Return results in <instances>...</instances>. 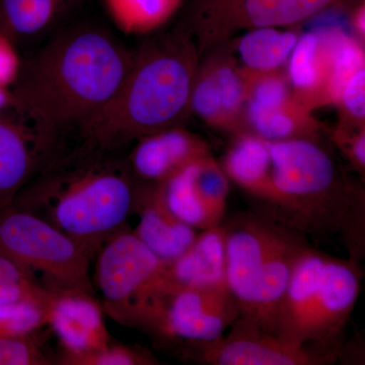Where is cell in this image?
Returning <instances> with one entry per match:
<instances>
[{
  "label": "cell",
  "mask_w": 365,
  "mask_h": 365,
  "mask_svg": "<svg viewBox=\"0 0 365 365\" xmlns=\"http://www.w3.org/2000/svg\"><path fill=\"white\" fill-rule=\"evenodd\" d=\"M136 188L121 150L79 135L73 145L62 140L9 205L42 218L95 259L131 216Z\"/></svg>",
  "instance_id": "6da1fadb"
},
{
  "label": "cell",
  "mask_w": 365,
  "mask_h": 365,
  "mask_svg": "<svg viewBox=\"0 0 365 365\" xmlns=\"http://www.w3.org/2000/svg\"><path fill=\"white\" fill-rule=\"evenodd\" d=\"M133 56L102 26H69L21 61L11 90L57 130L78 129L116 97Z\"/></svg>",
  "instance_id": "7a4b0ae2"
},
{
  "label": "cell",
  "mask_w": 365,
  "mask_h": 365,
  "mask_svg": "<svg viewBox=\"0 0 365 365\" xmlns=\"http://www.w3.org/2000/svg\"><path fill=\"white\" fill-rule=\"evenodd\" d=\"M200 54L191 34L178 24L145 41L116 97L78 129L108 150L155 132L182 126L191 115V93Z\"/></svg>",
  "instance_id": "3957f363"
},
{
  "label": "cell",
  "mask_w": 365,
  "mask_h": 365,
  "mask_svg": "<svg viewBox=\"0 0 365 365\" xmlns=\"http://www.w3.org/2000/svg\"><path fill=\"white\" fill-rule=\"evenodd\" d=\"M274 201L262 215L314 241L340 239L350 259L364 251V191L311 139L269 141Z\"/></svg>",
  "instance_id": "277c9868"
},
{
  "label": "cell",
  "mask_w": 365,
  "mask_h": 365,
  "mask_svg": "<svg viewBox=\"0 0 365 365\" xmlns=\"http://www.w3.org/2000/svg\"><path fill=\"white\" fill-rule=\"evenodd\" d=\"M241 317L227 285L175 288L153 280L138 300L128 326L163 346L215 340Z\"/></svg>",
  "instance_id": "5b68a950"
},
{
  "label": "cell",
  "mask_w": 365,
  "mask_h": 365,
  "mask_svg": "<svg viewBox=\"0 0 365 365\" xmlns=\"http://www.w3.org/2000/svg\"><path fill=\"white\" fill-rule=\"evenodd\" d=\"M0 253L36 281L40 275L47 289L76 290L98 297L91 277V255L71 237L28 211L11 205L0 209Z\"/></svg>",
  "instance_id": "8992f818"
},
{
  "label": "cell",
  "mask_w": 365,
  "mask_h": 365,
  "mask_svg": "<svg viewBox=\"0 0 365 365\" xmlns=\"http://www.w3.org/2000/svg\"><path fill=\"white\" fill-rule=\"evenodd\" d=\"M346 0H190L180 25L202 56L215 46L251 29H289Z\"/></svg>",
  "instance_id": "52a82bcc"
},
{
  "label": "cell",
  "mask_w": 365,
  "mask_h": 365,
  "mask_svg": "<svg viewBox=\"0 0 365 365\" xmlns=\"http://www.w3.org/2000/svg\"><path fill=\"white\" fill-rule=\"evenodd\" d=\"M176 353L205 365H324L337 361L339 349L299 346L239 318L230 332L215 340L185 343Z\"/></svg>",
  "instance_id": "ba28073f"
},
{
  "label": "cell",
  "mask_w": 365,
  "mask_h": 365,
  "mask_svg": "<svg viewBox=\"0 0 365 365\" xmlns=\"http://www.w3.org/2000/svg\"><path fill=\"white\" fill-rule=\"evenodd\" d=\"M96 259L93 285L103 307L115 321L127 326L163 262L126 225L108 237Z\"/></svg>",
  "instance_id": "9c48e42d"
},
{
  "label": "cell",
  "mask_w": 365,
  "mask_h": 365,
  "mask_svg": "<svg viewBox=\"0 0 365 365\" xmlns=\"http://www.w3.org/2000/svg\"><path fill=\"white\" fill-rule=\"evenodd\" d=\"M251 73L240 66L230 43L201 56L191 93V115L230 135L248 132L246 107Z\"/></svg>",
  "instance_id": "30bf717a"
},
{
  "label": "cell",
  "mask_w": 365,
  "mask_h": 365,
  "mask_svg": "<svg viewBox=\"0 0 365 365\" xmlns=\"http://www.w3.org/2000/svg\"><path fill=\"white\" fill-rule=\"evenodd\" d=\"M62 140L61 132L20 100L0 113V209L11 203Z\"/></svg>",
  "instance_id": "8fae6325"
},
{
  "label": "cell",
  "mask_w": 365,
  "mask_h": 365,
  "mask_svg": "<svg viewBox=\"0 0 365 365\" xmlns=\"http://www.w3.org/2000/svg\"><path fill=\"white\" fill-rule=\"evenodd\" d=\"M225 239V277L241 318L251 311L264 263L285 225L267 216L240 212L222 223Z\"/></svg>",
  "instance_id": "7c38bea8"
},
{
  "label": "cell",
  "mask_w": 365,
  "mask_h": 365,
  "mask_svg": "<svg viewBox=\"0 0 365 365\" xmlns=\"http://www.w3.org/2000/svg\"><path fill=\"white\" fill-rule=\"evenodd\" d=\"M359 262L328 256L323 275L302 326L299 345L339 349L337 344L360 292Z\"/></svg>",
  "instance_id": "4fadbf2b"
},
{
  "label": "cell",
  "mask_w": 365,
  "mask_h": 365,
  "mask_svg": "<svg viewBox=\"0 0 365 365\" xmlns=\"http://www.w3.org/2000/svg\"><path fill=\"white\" fill-rule=\"evenodd\" d=\"M230 180L212 155L199 158L160 182L163 198L178 218L196 230L225 220Z\"/></svg>",
  "instance_id": "5bb4252c"
},
{
  "label": "cell",
  "mask_w": 365,
  "mask_h": 365,
  "mask_svg": "<svg viewBox=\"0 0 365 365\" xmlns=\"http://www.w3.org/2000/svg\"><path fill=\"white\" fill-rule=\"evenodd\" d=\"M50 290L47 323L64 348L60 364H69L109 344L110 335L97 297L76 290Z\"/></svg>",
  "instance_id": "9a60e30c"
},
{
  "label": "cell",
  "mask_w": 365,
  "mask_h": 365,
  "mask_svg": "<svg viewBox=\"0 0 365 365\" xmlns=\"http://www.w3.org/2000/svg\"><path fill=\"white\" fill-rule=\"evenodd\" d=\"M209 155L212 153L204 139L184 126H175L141 137L126 158L137 181L160 184Z\"/></svg>",
  "instance_id": "2e32d148"
},
{
  "label": "cell",
  "mask_w": 365,
  "mask_h": 365,
  "mask_svg": "<svg viewBox=\"0 0 365 365\" xmlns=\"http://www.w3.org/2000/svg\"><path fill=\"white\" fill-rule=\"evenodd\" d=\"M131 215L138 216L132 232L165 263L184 253L198 232L172 212L160 184L137 181Z\"/></svg>",
  "instance_id": "e0dca14e"
},
{
  "label": "cell",
  "mask_w": 365,
  "mask_h": 365,
  "mask_svg": "<svg viewBox=\"0 0 365 365\" xmlns=\"http://www.w3.org/2000/svg\"><path fill=\"white\" fill-rule=\"evenodd\" d=\"M309 244L304 235L284 227L269 253L255 289L251 311L242 318L275 334L276 318L295 262ZM241 318V317H240Z\"/></svg>",
  "instance_id": "ac0fdd59"
},
{
  "label": "cell",
  "mask_w": 365,
  "mask_h": 365,
  "mask_svg": "<svg viewBox=\"0 0 365 365\" xmlns=\"http://www.w3.org/2000/svg\"><path fill=\"white\" fill-rule=\"evenodd\" d=\"M155 279L175 288L227 285L222 225L199 230L195 240L184 253L175 260L163 262Z\"/></svg>",
  "instance_id": "d6986e66"
},
{
  "label": "cell",
  "mask_w": 365,
  "mask_h": 365,
  "mask_svg": "<svg viewBox=\"0 0 365 365\" xmlns=\"http://www.w3.org/2000/svg\"><path fill=\"white\" fill-rule=\"evenodd\" d=\"M335 36V30L302 34L285 66L294 97L307 109L329 104Z\"/></svg>",
  "instance_id": "ffe728a7"
},
{
  "label": "cell",
  "mask_w": 365,
  "mask_h": 365,
  "mask_svg": "<svg viewBox=\"0 0 365 365\" xmlns=\"http://www.w3.org/2000/svg\"><path fill=\"white\" fill-rule=\"evenodd\" d=\"M232 137L220 165L228 180L260 204L264 213L274 201L269 141L251 132Z\"/></svg>",
  "instance_id": "44dd1931"
},
{
  "label": "cell",
  "mask_w": 365,
  "mask_h": 365,
  "mask_svg": "<svg viewBox=\"0 0 365 365\" xmlns=\"http://www.w3.org/2000/svg\"><path fill=\"white\" fill-rule=\"evenodd\" d=\"M328 255L309 246L295 262L276 318L275 334L281 339L292 344L304 346L299 344L300 331L323 275Z\"/></svg>",
  "instance_id": "7402d4cb"
},
{
  "label": "cell",
  "mask_w": 365,
  "mask_h": 365,
  "mask_svg": "<svg viewBox=\"0 0 365 365\" xmlns=\"http://www.w3.org/2000/svg\"><path fill=\"white\" fill-rule=\"evenodd\" d=\"M227 41L240 66L252 73L282 71L299 39V29L265 28L245 31Z\"/></svg>",
  "instance_id": "603a6c76"
},
{
  "label": "cell",
  "mask_w": 365,
  "mask_h": 365,
  "mask_svg": "<svg viewBox=\"0 0 365 365\" xmlns=\"http://www.w3.org/2000/svg\"><path fill=\"white\" fill-rule=\"evenodd\" d=\"M248 132L268 141L311 139L319 140L322 125L312 115V110L297 100L271 108H246Z\"/></svg>",
  "instance_id": "cb8c5ba5"
},
{
  "label": "cell",
  "mask_w": 365,
  "mask_h": 365,
  "mask_svg": "<svg viewBox=\"0 0 365 365\" xmlns=\"http://www.w3.org/2000/svg\"><path fill=\"white\" fill-rule=\"evenodd\" d=\"M78 0H0V34L14 44L58 23Z\"/></svg>",
  "instance_id": "d4e9b609"
},
{
  "label": "cell",
  "mask_w": 365,
  "mask_h": 365,
  "mask_svg": "<svg viewBox=\"0 0 365 365\" xmlns=\"http://www.w3.org/2000/svg\"><path fill=\"white\" fill-rule=\"evenodd\" d=\"M185 0H104L120 31L131 35L155 32L172 20Z\"/></svg>",
  "instance_id": "484cf974"
},
{
  "label": "cell",
  "mask_w": 365,
  "mask_h": 365,
  "mask_svg": "<svg viewBox=\"0 0 365 365\" xmlns=\"http://www.w3.org/2000/svg\"><path fill=\"white\" fill-rule=\"evenodd\" d=\"M51 292L43 287L28 271L0 253V304L33 302L48 309Z\"/></svg>",
  "instance_id": "4316f807"
},
{
  "label": "cell",
  "mask_w": 365,
  "mask_h": 365,
  "mask_svg": "<svg viewBox=\"0 0 365 365\" xmlns=\"http://www.w3.org/2000/svg\"><path fill=\"white\" fill-rule=\"evenodd\" d=\"M335 105L340 112L337 126L353 129L365 127V66L359 67L347 78Z\"/></svg>",
  "instance_id": "83f0119b"
},
{
  "label": "cell",
  "mask_w": 365,
  "mask_h": 365,
  "mask_svg": "<svg viewBox=\"0 0 365 365\" xmlns=\"http://www.w3.org/2000/svg\"><path fill=\"white\" fill-rule=\"evenodd\" d=\"M47 323V309L33 302L0 304V336L26 335Z\"/></svg>",
  "instance_id": "f1b7e54d"
},
{
  "label": "cell",
  "mask_w": 365,
  "mask_h": 365,
  "mask_svg": "<svg viewBox=\"0 0 365 365\" xmlns=\"http://www.w3.org/2000/svg\"><path fill=\"white\" fill-rule=\"evenodd\" d=\"M32 334L0 336V365L51 364Z\"/></svg>",
  "instance_id": "f546056e"
},
{
  "label": "cell",
  "mask_w": 365,
  "mask_h": 365,
  "mask_svg": "<svg viewBox=\"0 0 365 365\" xmlns=\"http://www.w3.org/2000/svg\"><path fill=\"white\" fill-rule=\"evenodd\" d=\"M76 365H153L158 360L146 350L126 345L108 344L97 350L72 360Z\"/></svg>",
  "instance_id": "4dcf8cb0"
},
{
  "label": "cell",
  "mask_w": 365,
  "mask_h": 365,
  "mask_svg": "<svg viewBox=\"0 0 365 365\" xmlns=\"http://www.w3.org/2000/svg\"><path fill=\"white\" fill-rule=\"evenodd\" d=\"M332 139L351 169L359 173L364 181L365 127L353 129L337 126L333 132Z\"/></svg>",
  "instance_id": "1f68e13d"
},
{
  "label": "cell",
  "mask_w": 365,
  "mask_h": 365,
  "mask_svg": "<svg viewBox=\"0 0 365 365\" xmlns=\"http://www.w3.org/2000/svg\"><path fill=\"white\" fill-rule=\"evenodd\" d=\"M21 60L16 44L0 34V88H11L19 76Z\"/></svg>",
  "instance_id": "d6a6232c"
},
{
  "label": "cell",
  "mask_w": 365,
  "mask_h": 365,
  "mask_svg": "<svg viewBox=\"0 0 365 365\" xmlns=\"http://www.w3.org/2000/svg\"><path fill=\"white\" fill-rule=\"evenodd\" d=\"M351 25L354 32L359 35V42L364 41L365 38V4L364 0H359L357 4L352 7Z\"/></svg>",
  "instance_id": "836d02e7"
},
{
  "label": "cell",
  "mask_w": 365,
  "mask_h": 365,
  "mask_svg": "<svg viewBox=\"0 0 365 365\" xmlns=\"http://www.w3.org/2000/svg\"><path fill=\"white\" fill-rule=\"evenodd\" d=\"M19 98L14 95L13 90L9 88H0V113L11 109L18 104Z\"/></svg>",
  "instance_id": "e575fe53"
}]
</instances>
